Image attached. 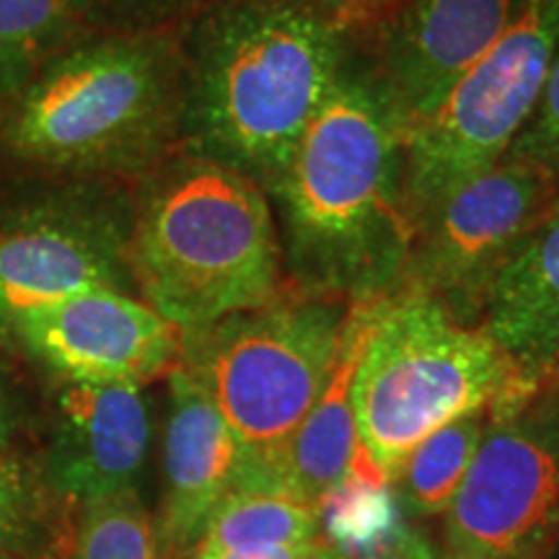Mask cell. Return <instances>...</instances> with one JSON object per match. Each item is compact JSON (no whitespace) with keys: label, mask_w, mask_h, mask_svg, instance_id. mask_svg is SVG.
<instances>
[{"label":"cell","mask_w":559,"mask_h":559,"mask_svg":"<svg viewBox=\"0 0 559 559\" xmlns=\"http://www.w3.org/2000/svg\"><path fill=\"white\" fill-rule=\"evenodd\" d=\"M185 132L272 192L345 60V32L270 0H221L185 26Z\"/></svg>","instance_id":"cell-2"},{"label":"cell","mask_w":559,"mask_h":559,"mask_svg":"<svg viewBox=\"0 0 559 559\" xmlns=\"http://www.w3.org/2000/svg\"><path fill=\"white\" fill-rule=\"evenodd\" d=\"M492 412H472L423 440L389 481L412 515H445L485 438Z\"/></svg>","instance_id":"cell-18"},{"label":"cell","mask_w":559,"mask_h":559,"mask_svg":"<svg viewBox=\"0 0 559 559\" xmlns=\"http://www.w3.org/2000/svg\"><path fill=\"white\" fill-rule=\"evenodd\" d=\"M400 3L402 0H349L337 26L345 34L373 32Z\"/></svg>","instance_id":"cell-25"},{"label":"cell","mask_w":559,"mask_h":559,"mask_svg":"<svg viewBox=\"0 0 559 559\" xmlns=\"http://www.w3.org/2000/svg\"><path fill=\"white\" fill-rule=\"evenodd\" d=\"M544 394L481 324L409 285L366 304L353 379L360 459L391 481L432 432L472 412L495 417Z\"/></svg>","instance_id":"cell-5"},{"label":"cell","mask_w":559,"mask_h":559,"mask_svg":"<svg viewBox=\"0 0 559 559\" xmlns=\"http://www.w3.org/2000/svg\"><path fill=\"white\" fill-rule=\"evenodd\" d=\"M66 381L143 383L171 373L181 332L124 290H86L16 319L9 334Z\"/></svg>","instance_id":"cell-10"},{"label":"cell","mask_w":559,"mask_h":559,"mask_svg":"<svg viewBox=\"0 0 559 559\" xmlns=\"http://www.w3.org/2000/svg\"><path fill=\"white\" fill-rule=\"evenodd\" d=\"M559 50V0H528L519 19L402 130V198L409 226L466 179L508 156L531 122Z\"/></svg>","instance_id":"cell-7"},{"label":"cell","mask_w":559,"mask_h":559,"mask_svg":"<svg viewBox=\"0 0 559 559\" xmlns=\"http://www.w3.org/2000/svg\"><path fill=\"white\" fill-rule=\"evenodd\" d=\"M353 304L300 288L181 337L179 366L205 389L243 453L236 485L272 472L337 366Z\"/></svg>","instance_id":"cell-6"},{"label":"cell","mask_w":559,"mask_h":559,"mask_svg":"<svg viewBox=\"0 0 559 559\" xmlns=\"http://www.w3.org/2000/svg\"><path fill=\"white\" fill-rule=\"evenodd\" d=\"M528 0H402L376 26V91L400 130L428 117L449 88L519 19Z\"/></svg>","instance_id":"cell-11"},{"label":"cell","mask_w":559,"mask_h":559,"mask_svg":"<svg viewBox=\"0 0 559 559\" xmlns=\"http://www.w3.org/2000/svg\"><path fill=\"white\" fill-rule=\"evenodd\" d=\"M360 559H438V551L423 531L402 523L381 547H376Z\"/></svg>","instance_id":"cell-24"},{"label":"cell","mask_w":559,"mask_h":559,"mask_svg":"<svg viewBox=\"0 0 559 559\" xmlns=\"http://www.w3.org/2000/svg\"><path fill=\"white\" fill-rule=\"evenodd\" d=\"M45 498L16 456L0 449V555L29 551L45 534Z\"/></svg>","instance_id":"cell-22"},{"label":"cell","mask_w":559,"mask_h":559,"mask_svg":"<svg viewBox=\"0 0 559 559\" xmlns=\"http://www.w3.org/2000/svg\"><path fill=\"white\" fill-rule=\"evenodd\" d=\"M479 324L531 381L549 389L559 362V202L492 277Z\"/></svg>","instance_id":"cell-15"},{"label":"cell","mask_w":559,"mask_h":559,"mask_svg":"<svg viewBox=\"0 0 559 559\" xmlns=\"http://www.w3.org/2000/svg\"><path fill=\"white\" fill-rule=\"evenodd\" d=\"M11 436H13V409L3 386H0V449H5V445L11 443Z\"/></svg>","instance_id":"cell-28"},{"label":"cell","mask_w":559,"mask_h":559,"mask_svg":"<svg viewBox=\"0 0 559 559\" xmlns=\"http://www.w3.org/2000/svg\"><path fill=\"white\" fill-rule=\"evenodd\" d=\"M70 559H169L138 492L83 508Z\"/></svg>","instance_id":"cell-20"},{"label":"cell","mask_w":559,"mask_h":559,"mask_svg":"<svg viewBox=\"0 0 559 559\" xmlns=\"http://www.w3.org/2000/svg\"><path fill=\"white\" fill-rule=\"evenodd\" d=\"M270 194L296 288L368 304L402 283V130L373 83L340 75Z\"/></svg>","instance_id":"cell-1"},{"label":"cell","mask_w":559,"mask_h":559,"mask_svg":"<svg viewBox=\"0 0 559 559\" xmlns=\"http://www.w3.org/2000/svg\"><path fill=\"white\" fill-rule=\"evenodd\" d=\"M557 185L542 166L506 156L453 187L412 226L400 285L436 298L464 324H479L489 283L555 205Z\"/></svg>","instance_id":"cell-9"},{"label":"cell","mask_w":559,"mask_h":559,"mask_svg":"<svg viewBox=\"0 0 559 559\" xmlns=\"http://www.w3.org/2000/svg\"><path fill=\"white\" fill-rule=\"evenodd\" d=\"M0 559H11V557H5V555H0Z\"/></svg>","instance_id":"cell-31"},{"label":"cell","mask_w":559,"mask_h":559,"mask_svg":"<svg viewBox=\"0 0 559 559\" xmlns=\"http://www.w3.org/2000/svg\"><path fill=\"white\" fill-rule=\"evenodd\" d=\"M221 0H70L86 34H174Z\"/></svg>","instance_id":"cell-21"},{"label":"cell","mask_w":559,"mask_h":559,"mask_svg":"<svg viewBox=\"0 0 559 559\" xmlns=\"http://www.w3.org/2000/svg\"><path fill=\"white\" fill-rule=\"evenodd\" d=\"M557 542L559 396L544 391L487 425L438 559H544Z\"/></svg>","instance_id":"cell-8"},{"label":"cell","mask_w":559,"mask_h":559,"mask_svg":"<svg viewBox=\"0 0 559 559\" xmlns=\"http://www.w3.org/2000/svg\"><path fill=\"white\" fill-rule=\"evenodd\" d=\"M362 330H366V304H353L332 379L300 423L296 436L290 438L267 487L285 489L321 508L326 495L347 477L360 451L353 379L358 368Z\"/></svg>","instance_id":"cell-16"},{"label":"cell","mask_w":559,"mask_h":559,"mask_svg":"<svg viewBox=\"0 0 559 559\" xmlns=\"http://www.w3.org/2000/svg\"><path fill=\"white\" fill-rule=\"evenodd\" d=\"M324 539L290 542V544H264V547L230 549L213 559H311L321 549Z\"/></svg>","instance_id":"cell-26"},{"label":"cell","mask_w":559,"mask_h":559,"mask_svg":"<svg viewBox=\"0 0 559 559\" xmlns=\"http://www.w3.org/2000/svg\"><path fill=\"white\" fill-rule=\"evenodd\" d=\"M549 394H557L559 396V362H557V368H555V376H551V381H549Z\"/></svg>","instance_id":"cell-30"},{"label":"cell","mask_w":559,"mask_h":559,"mask_svg":"<svg viewBox=\"0 0 559 559\" xmlns=\"http://www.w3.org/2000/svg\"><path fill=\"white\" fill-rule=\"evenodd\" d=\"M185 130V50L174 34H91L16 94L5 145L62 174H138Z\"/></svg>","instance_id":"cell-4"},{"label":"cell","mask_w":559,"mask_h":559,"mask_svg":"<svg viewBox=\"0 0 559 559\" xmlns=\"http://www.w3.org/2000/svg\"><path fill=\"white\" fill-rule=\"evenodd\" d=\"M145 304L185 334L283 293V247L267 192L226 164L185 156L151 181L128 234Z\"/></svg>","instance_id":"cell-3"},{"label":"cell","mask_w":559,"mask_h":559,"mask_svg":"<svg viewBox=\"0 0 559 559\" xmlns=\"http://www.w3.org/2000/svg\"><path fill=\"white\" fill-rule=\"evenodd\" d=\"M79 34L70 0H0V96L29 86Z\"/></svg>","instance_id":"cell-19"},{"label":"cell","mask_w":559,"mask_h":559,"mask_svg":"<svg viewBox=\"0 0 559 559\" xmlns=\"http://www.w3.org/2000/svg\"><path fill=\"white\" fill-rule=\"evenodd\" d=\"M311 559H349L347 555H342V551L340 549H334L332 547V544H321V549L317 551V555H313Z\"/></svg>","instance_id":"cell-29"},{"label":"cell","mask_w":559,"mask_h":559,"mask_svg":"<svg viewBox=\"0 0 559 559\" xmlns=\"http://www.w3.org/2000/svg\"><path fill=\"white\" fill-rule=\"evenodd\" d=\"M128 234L94 207H47L0 230V340L24 313L128 288Z\"/></svg>","instance_id":"cell-12"},{"label":"cell","mask_w":559,"mask_h":559,"mask_svg":"<svg viewBox=\"0 0 559 559\" xmlns=\"http://www.w3.org/2000/svg\"><path fill=\"white\" fill-rule=\"evenodd\" d=\"M270 3L290 5V9L313 13V16H321V19H326V21H332V24L337 26L340 24V16H342V13H345L349 0H270ZM337 29H340V26H337Z\"/></svg>","instance_id":"cell-27"},{"label":"cell","mask_w":559,"mask_h":559,"mask_svg":"<svg viewBox=\"0 0 559 559\" xmlns=\"http://www.w3.org/2000/svg\"><path fill=\"white\" fill-rule=\"evenodd\" d=\"M243 453L205 389L177 366L169 373L164 438V508L156 523L169 551H194L223 498L236 487Z\"/></svg>","instance_id":"cell-14"},{"label":"cell","mask_w":559,"mask_h":559,"mask_svg":"<svg viewBox=\"0 0 559 559\" xmlns=\"http://www.w3.org/2000/svg\"><path fill=\"white\" fill-rule=\"evenodd\" d=\"M148 445L143 386L66 381L55 407L47 487L81 508L135 492Z\"/></svg>","instance_id":"cell-13"},{"label":"cell","mask_w":559,"mask_h":559,"mask_svg":"<svg viewBox=\"0 0 559 559\" xmlns=\"http://www.w3.org/2000/svg\"><path fill=\"white\" fill-rule=\"evenodd\" d=\"M321 508L264 485H236L210 515L194 559H213L230 549L321 539Z\"/></svg>","instance_id":"cell-17"},{"label":"cell","mask_w":559,"mask_h":559,"mask_svg":"<svg viewBox=\"0 0 559 559\" xmlns=\"http://www.w3.org/2000/svg\"><path fill=\"white\" fill-rule=\"evenodd\" d=\"M508 158H521L559 177V50L551 62L547 86L531 122L523 128Z\"/></svg>","instance_id":"cell-23"}]
</instances>
